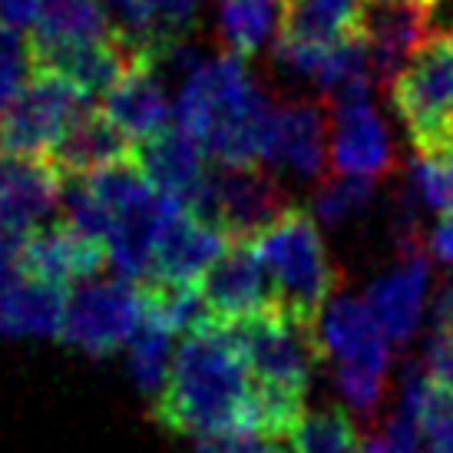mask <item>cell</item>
Returning a JSON list of instances; mask_svg holds the SVG:
<instances>
[{
	"instance_id": "e575fe53",
	"label": "cell",
	"mask_w": 453,
	"mask_h": 453,
	"mask_svg": "<svg viewBox=\"0 0 453 453\" xmlns=\"http://www.w3.org/2000/svg\"><path fill=\"white\" fill-rule=\"evenodd\" d=\"M43 0H0V27L11 34H24V27H37Z\"/></svg>"
},
{
	"instance_id": "ac0fdd59",
	"label": "cell",
	"mask_w": 453,
	"mask_h": 453,
	"mask_svg": "<svg viewBox=\"0 0 453 453\" xmlns=\"http://www.w3.org/2000/svg\"><path fill=\"white\" fill-rule=\"evenodd\" d=\"M110 262L106 245L96 239H87L73 226H43L24 242V275L30 281L50 285L66 291L76 281L100 275L103 265Z\"/></svg>"
},
{
	"instance_id": "d6a6232c",
	"label": "cell",
	"mask_w": 453,
	"mask_h": 453,
	"mask_svg": "<svg viewBox=\"0 0 453 453\" xmlns=\"http://www.w3.org/2000/svg\"><path fill=\"white\" fill-rule=\"evenodd\" d=\"M196 453H288L278 441H265L255 434H228V437H212L202 441Z\"/></svg>"
},
{
	"instance_id": "4fadbf2b",
	"label": "cell",
	"mask_w": 453,
	"mask_h": 453,
	"mask_svg": "<svg viewBox=\"0 0 453 453\" xmlns=\"http://www.w3.org/2000/svg\"><path fill=\"white\" fill-rule=\"evenodd\" d=\"M331 116L321 100H285L275 106L265 159L272 169L321 182L331 165Z\"/></svg>"
},
{
	"instance_id": "277c9868",
	"label": "cell",
	"mask_w": 453,
	"mask_h": 453,
	"mask_svg": "<svg viewBox=\"0 0 453 453\" xmlns=\"http://www.w3.org/2000/svg\"><path fill=\"white\" fill-rule=\"evenodd\" d=\"M318 344L344 403L357 417L378 414L388 390L390 344L365 298L334 295L318 318Z\"/></svg>"
},
{
	"instance_id": "1f68e13d",
	"label": "cell",
	"mask_w": 453,
	"mask_h": 453,
	"mask_svg": "<svg viewBox=\"0 0 453 453\" xmlns=\"http://www.w3.org/2000/svg\"><path fill=\"white\" fill-rule=\"evenodd\" d=\"M424 365H427L430 378L437 380L441 388L453 390V334H447V331H430Z\"/></svg>"
},
{
	"instance_id": "7a4b0ae2",
	"label": "cell",
	"mask_w": 453,
	"mask_h": 453,
	"mask_svg": "<svg viewBox=\"0 0 453 453\" xmlns=\"http://www.w3.org/2000/svg\"><path fill=\"white\" fill-rule=\"evenodd\" d=\"M275 106L245 60L219 53L182 83L176 123L199 139L215 165H262Z\"/></svg>"
},
{
	"instance_id": "ffe728a7",
	"label": "cell",
	"mask_w": 453,
	"mask_h": 453,
	"mask_svg": "<svg viewBox=\"0 0 453 453\" xmlns=\"http://www.w3.org/2000/svg\"><path fill=\"white\" fill-rule=\"evenodd\" d=\"M367 0H285L275 43L327 50L365 30Z\"/></svg>"
},
{
	"instance_id": "8d00e7d4",
	"label": "cell",
	"mask_w": 453,
	"mask_h": 453,
	"mask_svg": "<svg viewBox=\"0 0 453 453\" xmlns=\"http://www.w3.org/2000/svg\"><path fill=\"white\" fill-rule=\"evenodd\" d=\"M434 331H447L453 334V281L443 285V291L434 302Z\"/></svg>"
},
{
	"instance_id": "5b68a950",
	"label": "cell",
	"mask_w": 453,
	"mask_h": 453,
	"mask_svg": "<svg viewBox=\"0 0 453 453\" xmlns=\"http://www.w3.org/2000/svg\"><path fill=\"white\" fill-rule=\"evenodd\" d=\"M417 156H453V34H430L390 87Z\"/></svg>"
},
{
	"instance_id": "d6986e66",
	"label": "cell",
	"mask_w": 453,
	"mask_h": 453,
	"mask_svg": "<svg viewBox=\"0 0 453 453\" xmlns=\"http://www.w3.org/2000/svg\"><path fill=\"white\" fill-rule=\"evenodd\" d=\"M133 156H136V146L129 142L127 133L116 127L103 110L87 106L70 123L64 139L53 146L47 163L60 173L64 182H73V179H89L96 173L133 163Z\"/></svg>"
},
{
	"instance_id": "74e56055",
	"label": "cell",
	"mask_w": 453,
	"mask_h": 453,
	"mask_svg": "<svg viewBox=\"0 0 453 453\" xmlns=\"http://www.w3.org/2000/svg\"><path fill=\"white\" fill-rule=\"evenodd\" d=\"M361 453H390V450L384 447V441L378 437V441H367V443H365V450H361Z\"/></svg>"
},
{
	"instance_id": "603a6c76",
	"label": "cell",
	"mask_w": 453,
	"mask_h": 453,
	"mask_svg": "<svg viewBox=\"0 0 453 453\" xmlns=\"http://www.w3.org/2000/svg\"><path fill=\"white\" fill-rule=\"evenodd\" d=\"M116 27L103 0H43L30 47H76L113 37Z\"/></svg>"
},
{
	"instance_id": "9a60e30c",
	"label": "cell",
	"mask_w": 453,
	"mask_h": 453,
	"mask_svg": "<svg viewBox=\"0 0 453 453\" xmlns=\"http://www.w3.org/2000/svg\"><path fill=\"white\" fill-rule=\"evenodd\" d=\"M427 37L430 20L420 0H380V4L367 0L365 40L371 57V80L390 89Z\"/></svg>"
},
{
	"instance_id": "8fae6325",
	"label": "cell",
	"mask_w": 453,
	"mask_h": 453,
	"mask_svg": "<svg viewBox=\"0 0 453 453\" xmlns=\"http://www.w3.org/2000/svg\"><path fill=\"white\" fill-rule=\"evenodd\" d=\"M228 245L232 242L226 239V232H219L192 209L169 199L163 228L156 239V252H152V268L142 281L196 288L202 285L205 272L226 255Z\"/></svg>"
},
{
	"instance_id": "484cf974",
	"label": "cell",
	"mask_w": 453,
	"mask_h": 453,
	"mask_svg": "<svg viewBox=\"0 0 453 453\" xmlns=\"http://www.w3.org/2000/svg\"><path fill=\"white\" fill-rule=\"evenodd\" d=\"M295 453H361V434L354 427L348 411L341 407H321L308 411L302 427L295 430Z\"/></svg>"
},
{
	"instance_id": "cb8c5ba5",
	"label": "cell",
	"mask_w": 453,
	"mask_h": 453,
	"mask_svg": "<svg viewBox=\"0 0 453 453\" xmlns=\"http://www.w3.org/2000/svg\"><path fill=\"white\" fill-rule=\"evenodd\" d=\"M285 0H219V40L226 53L249 60L281 30Z\"/></svg>"
},
{
	"instance_id": "d4e9b609",
	"label": "cell",
	"mask_w": 453,
	"mask_h": 453,
	"mask_svg": "<svg viewBox=\"0 0 453 453\" xmlns=\"http://www.w3.org/2000/svg\"><path fill=\"white\" fill-rule=\"evenodd\" d=\"M173 367V331L142 311L136 334L129 341V374L142 394L159 397Z\"/></svg>"
},
{
	"instance_id": "9c48e42d",
	"label": "cell",
	"mask_w": 453,
	"mask_h": 453,
	"mask_svg": "<svg viewBox=\"0 0 453 453\" xmlns=\"http://www.w3.org/2000/svg\"><path fill=\"white\" fill-rule=\"evenodd\" d=\"M87 106V96H80L73 87L34 73L20 96L0 113V156L47 159Z\"/></svg>"
},
{
	"instance_id": "4316f807",
	"label": "cell",
	"mask_w": 453,
	"mask_h": 453,
	"mask_svg": "<svg viewBox=\"0 0 453 453\" xmlns=\"http://www.w3.org/2000/svg\"><path fill=\"white\" fill-rule=\"evenodd\" d=\"M374 202V182L357 176H341V173H327L318 182L315 196H311V215L325 226H344L354 215H361Z\"/></svg>"
},
{
	"instance_id": "f546056e",
	"label": "cell",
	"mask_w": 453,
	"mask_h": 453,
	"mask_svg": "<svg viewBox=\"0 0 453 453\" xmlns=\"http://www.w3.org/2000/svg\"><path fill=\"white\" fill-rule=\"evenodd\" d=\"M420 430L424 453H453V390L441 388L437 380L420 411Z\"/></svg>"
},
{
	"instance_id": "7c38bea8",
	"label": "cell",
	"mask_w": 453,
	"mask_h": 453,
	"mask_svg": "<svg viewBox=\"0 0 453 453\" xmlns=\"http://www.w3.org/2000/svg\"><path fill=\"white\" fill-rule=\"evenodd\" d=\"M199 291L212 325L222 327H232L278 308L272 278L265 272L262 258L255 255L252 242H232L226 255L205 272Z\"/></svg>"
},
{
	"instance_id": "6da1fadb",
	"label": "cell",
	"mask_w": 453,
	"mask_h": 453,
	"mask_svg": "<svg viewBox=\"0 0 453 453\" xmlns=\"http://www.w3.org/2000/svg\"><path fill=\"white\" fill-rule=\"evenodd\" d=\"M255 380L228 327L205 325L186 334L173 354L163 394L152 403L156 424L179 437L249 434Z\"/></svg>"
},
{
	"instance_id": "30bf717a",
	"label": "cell",
	"mask_w": 453,
	"mask_h": 453,
	"mask_svg": "<svg viewBox=\"0 0 453 453\" xmlns=\"http://www.w3.org/2000/svg\"><path fill=\"white\" fill-rule=\"evenodd\" d=\"M139 321H142L139 288L129 285L127 278L87 285L66 304L60 341L93 357H110L133 341Z\"/></svg>"
},
{
	"instance_id": "2e32d148",
	"label": "cell",
	"mask_w": 453,
	"mask_h": 453,
	"mask_svg": "<svg viewBox=\"0 0 453 453\" xmlns=\"http://www.w3.org/2000/svg\"><path fill=\"white\" fill-rule=\"evenodd\" d=\"M136 165L152 189L163 199H173L189 209L199 199L202 186L209 179L205 169V150L189 129L169 123L150 139L136 142Z\"/></svg>"
},
{
	"instance_id": "d590c367",
	"label": "cell",
	"mask_w": 453,
	"mask_h": 453,
	"mask_svg": "<svg viewBox=\"0 0 453 453\" xmlns=\"http://www.w3.org/2000/svg\"><path fill=\"white\" fill-rule=\"evenodd\" d=\"M430 252L453 268V212L443 215L441 222L434 226V232H430Z\"/></svg>"
},
{
	"instance_id": "7402d4cb",
	"label": "cell",
	"mask_w": 453,
	"mask_h": 453,
	"mask_svg": "<svg viewBox=\"0 0 453 453\" xmlns=\"http://www.w3.org/2000/svg\"><path fill=\"white\" fill-rule=\"evenodd\" d=\"M66 291L17 281L0 291V334L7 338H60L66 318Z\"/></svg>"
},
{
	"instance_id": "836d02e7",
	"label": "cell",
	"mask_w": 453,
	"mask_h": 453,
	"mask_svg": "<svg viewBox=\"0 0 453 453\" xmlns=\"http://www.w3.org/2000/svg\"><path fill=\"white\" fill-rule=\"evenodd\" d=\"M24 235L0 232V291L24 281Z\"/></svg>"
},
{
	"instance_id": "52a82bcc",
	"label": "cell",
	"mask_w": 453,
	"mask_h": 453,
	"mask_svg": "<svg viewBox=\"0 0 453 453\" xmlns=\"http://www.w3.org/2000/svg\"><path fill=\"white\" fill-rule=\"evenodd\" d=\"M189 209L228 242H255L288 215L291 199L281 179L262 165H215Z\"/></svg>"
},
{
	"instance_id": "3957f363",
	"label": "cell",
	"mask_w": 453,
	"mask_h": 453,
	"mask_svg": "<svg viewBox=\"0 0 453 453\" xmlns=\"http://www.w3.org/2000/svg\"><path fill=\"white\" fill-rule=\"evenodd\" d=\"M252 245L272 278L278 311L318 327L325 304L338 295L334 288L341 272L327 252L315 215L291 205L288 215L278 219Z\"/></svg>"
},
{
	"instance_id": "5bb4252c",
	"label": "cell",
	"mask_w": 453,
	"mask_h": 453,
	"mask_svg": "<svg viewBox=\"0 0 453 453\" xmlns=\"http://www.w3.org/2000/svg\"><path fill=\"white\" fill-rule=\"evenodd\" d=\"M430 285V258L427 249L397 252L394 265H388L371 285L365 302L374 311L378 325L384 327L388 341L407 344L424 321V302Z\"/></svg>"
},
{
	"instance_id": "ba28073f",
	"label": "cell",
	"mask_w": 453,
	"mask_h": 453,
	"mask_svg": "<svg viewBox=\"0 0 453 453\" xmlns=\"http://www.w3.org/2000/svg\"><path fill=\"white\" fill-rule=\"evenodd\" d=\"M331 113V173L357 179H388L397 173V150L371 100V80L327 96Z\"/></svg>"
},
{
	"instance_id": "e0dca14e",
	"label": "cell",
	"mask_w": 453,
	"mask_h": 453,
	"mask_svg": "<svg viewBox=\"0 0 453 453\" xmlns=\"http://www.w3.org/2000/svg\"><path fill=\"white\" fill-rule=\"evenodd\" d=\"M64 202V179L47 159L0 156V232L34 235Z\"/></svg>"
},
{
	"instance_id": "4dcf8cb0",
	"label": "cell",
	"mask_w": 453,
	"mask_h": 453,
	"mask_svg": "<svg viewBox=\"0 0 453 453\" xmlns=\"http://www.w3.org/2000/svg\"><path fill=\"white\" fill-rule=\"evenodd\" d=\"M27 70H30V43L20 34H11L0 27V113L30 83Z\"/></svg>"
},
{
	"instance_id": "44dd1931",
	"label": "cell",
	"mask_w": 453,
	"mask_h": 453,
	"mask_svg": "<svg viewBox=\"0 0 453 453\" xmlns=\"http://www.w3.org/2000/svg\"><path fill=\"white\" fill-rule=\"evenodd\" d=\"M103 113L113 119L129 139H150L169 127V96L159 70L152 64H142L129 70L106 96H103Z\"/></svg>"
},
{
	"instance_id": "8992f818",
	"label": "cell",
	"mask_w": 453,
	"mask_h": 453,
	"mask_svg": "<svg viewBox=\"0 0 453 453\" xmlns=\"http://www.w3.org/2000/svg\"><path fill=\"white\" fill-rule=\"evenodd\" d=\"M228 334L245 354L252 380L258 388L308 397L315 367L325 361L315 325H304L275 308V311H265V315L232 325Z\"/></svg>"
},
{
	"instance_id": "f1b7e54d",
	"label": "cell",
	"mask_w": 453,
	"mask_h": 453,
	"mask_svg": "<svg viewBox=\"0 0 453 453\" xmlns=\"http://www.w3.org/2000/svg\"><path fill=\"white\" fill-rule=\"evenodd\" d=\"M202 4H205V0H150L156 60H159L169 47L189 40L192 27L199 24Z\"/></svg>"
},
{
	"instance_id": "83f0119b",
	"label": "cell",
	"mask_w": 453,
	"mask_h": 453,
	"mask_svg": "<svg viewBox=\"0 0 453 453\" xmlns=\"http://www.w3.org/2000/svg\"><path fill=\"white\" fill-rule=\"evenodd\" d=\"M403 186L414 192L424 209L453 212V156H417Z\"/></svg>"
}]
</instances>
